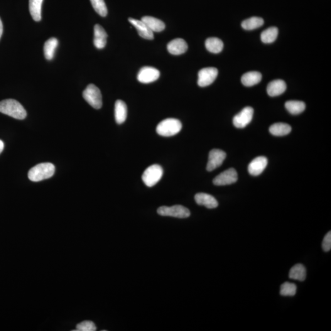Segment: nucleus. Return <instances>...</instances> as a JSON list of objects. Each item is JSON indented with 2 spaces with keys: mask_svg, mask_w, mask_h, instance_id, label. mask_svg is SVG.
Wrapping results in <instances>:
<instances>
[{
  "mask_svg": "<svg viewBox=\"0 0 331 331\" xmlns=\"http://www.w3.org/2000/svg\"><path fill=\"white\" fill-rule=\"evenodd\" d=\"M2 31H3V26H2V23L1 19H0V39L2 34Z\"/></svg>",
  "mask_w": 331,
  "mask_h": 331,
  "instance_id": "nucleus-33",
  "label": "nucleus"
},
{
  "mask_svg": "<svg viewBox=\"0 0 331 331\" xmlns=\"http://www.w3.org/2000/svg\"><path fill=\"white\" fill-rule=\"evenodd\" d=\"M83 97L91 106L99 109L102 105V95L99 88L94 84L88 85L83 92Z\"/></svg>",
  "mask_w": 331,
  "mask_h": 331,
  "instance_id": "nucleus-4",
  "label": "nucleus"
},
{
  "mask_svg": "<svg viewBox=\"0 0 331 331\" xmlns=\"http://www.w3.org/2000/svg\"><path fill=\"white\" fill-rule=\"evenodd\" d=\"M205 48L208 51L213 53H218L222 51L223 43L221 39L217 38H209L205 41Z\"/></svg>",
  "mask_w": 331,
  "mask_h": 331,
  "instance_id": "nucleus-25",
  "label": "nucleus"
},
{
  "mask_svg": "<svg viewBox=\"0 0 331 331\" xmlns=\"http://www.w3.org/2000/svg\"><path fill=\"white\" fill-rule=\"evenodd\" d=\"M291 131L290 125L284 123H277L271 125L269 127V132L276 136H286Z\"/></svg>",
  "mask_w": 331,
  "mask_h": 331,
  "instance_id": "nucleus-21",
  "label": "nucleus"
},
{
  "mask_svg": "<svg viewBox=\"0 0 331 331\" xmlns=\"http://www.w3.org/2000/svg\"><path fill=\"white\" fill-rule=\"evenodd\" d=\"M93 8L100 16L105 17L107 14V9L104 0H90Z\"/></svg>",
  "mask_w": 331,
  "mask_h": 331,
  "instance_id": "nucleus-29",
  "label": "nucleus"
},
{
  "mask_svg": "<svg viewBox=\"0 0 331 331\" xmlns=\"http://www.w3.org/2000/svg\"><path fill=\"white\" fill-rule=\"evenodd\" d=\"M297 286L290 282H285L280 287V294L283 296H293L296 293Z\"/></svg>",
  "mask_w": 331,
  "mask_h": 331,
  "instance_id": "nucleus-30",
  "label": "nucleus"
},
{
  "mask_svg": "<svg viewBox=\"0 0 331 331\" xmlns=\"http://www.w3.org/2000/svg\"><path fill=\"white\" fill-rule=\"evenodd\" d=\"M261 73L257 71H250L242 76L241 82L246 87H252L261 82Z\"/></svg>",
  "mask_w": 331,
  "mask_h": 331,
  "instance_id": "nucleus-20",
  "label": "nucleus"
},
{
  "mask_svg": "<svg viewBox=\"0 0 331 331\" xmlns=\"http://www.w3.org/2000/svg\"><path fill=\"white\" fill-rule=\"evenodd\" d=\"M167 49L172 55H178L185 53L188 49L187 43L183 39L177 38L169 42Z\"/></svg>",
  "mask_w": 331,
  "mask_h": 331,
  "instance_id": "nucleus-14",
  "label": "nucleus"
},
{
  "mask_svg": "<svg viewBox=\"0 0 331 331\" xmlns=\"http://www.w3.org/2000/svg\"><path fill=\"white\" fill-rule=\"evenodd\" d=\"M322 247L324 251L329 252L331 249V232L327 233V234L324 237Z\"/></svg>",
  "mask_w": 331,
  "mask_h": 331,
  "instance_id": "nucleus-32",
  "label": "nucleus"
},
{
  "mask_svg": "<svg viewBox=\"0 0 331 331\" xmlns=\"http://www.w3.org/2000/svg\"><path fill=\"white\" fill-rule=\"evenodd\" d=\"M4 149V143L3 142L1 141V140H0V154L1 153V152L2 151H3Z\"/></svg>",
  "mask_w": 331,
  "mask_h": 331,
  "instance_id": "nucleus-34",
  "label": "nucleus"
},
{
  "mask_svg": "<svg viewBox=\"0 0 331 331\" xmlns=\"http://www.w3.org/2000/svg\"><path fill=\"white\" fill-rule=\"evenodd\" d=\"M55 166L51 163L37 164L29 170L28 178L33 181L45 180L51 178L55 173Z\"/></svg>",
  "mask_w": 331,
  "mask_h": 331,
  "instance_id": "nucleus-2",
  "label": "nucleus"
},
{
  "mask_svg": "<svg viewBox=\"0 0 331 331\" xmlns=\"http://www.w3.org/2000/svg\"><path fill=\"white\" fill-rule=\"evenodd\" d=\"M43 0H29V10L34 21L41 20V9Z\"/></svg>",
  "mask_w": 331,
  "mask_h": 331,
  "instance_id": "nucleus-22",
  "label": "nucleus"
},
{
  "mask_svg": "<svg viewBox=\"0 0 331 331\" xmlns=\"http://www.w3.org/2000/svg\"><path fill=\"white\" fill-rule=\"evenodd\" d=\"M285 107L290 114L298 115L305 110L306 104L300 101H288L285 103Z\"/></svg>",
  "mask_w": 331,
  "mask_h": 331,
  "instance_id": "nucleus-27",
  "label": "nucleus"
},
{
  "mask_svg": "<svg viewBox=\"0 0 331 331\" xmlns=\"http://www.w3.org/2000/svg\"><path fill=\"white\" fill-rule=\"evenodd\" d=\"M195 200L198 205L205 206L208 208H214L217 207L218 205L217 200L212 195L207 193L196 194Z\"/></svg>",
  "mask_w": 331,
  "mask_h": 331,
  "instance_id": "nucleus-17",
  "label": "nucleus"
},
{
  "mask_svg": "<svg viewBox=\"0 0 331 331\" xmlns=\"http://www.w3.org/2000/svg\"><path fill=\"white\" fill-rule=\"evenodd\" d=\"M158 214L166 217H173L179 218H185L190 217V212L187 208L180 205H176L171 207L162 206L157 210Z\"/></svg>",
  "mask_w": 331,
  "mask_h": 331,
  "instance_id": "nucleus-6",
  "label": "nucleus"
},
{
  "mask_svg": "<svg viewBox=\"0 0 331 331\" xmlns=\"http://www.w3.org/2000/svg\"><path fill=\"white\" fill-rule=\"evenodd\" d=\"M182 125L176 119H167L161 121L156 127V132L164 137H170L178 134L181 131Z\"/></svg>",
  "mask_w": 331,
  "mask_h": 331,
  "instance_id": "nucleus-3",
  "label": "nucleus"
},
{
  "mask_svg": "<svg viewBox=\"0 0 331 331\" xmlns=\"http://www.w3.org/2000/svg\"><path fill=\"white\" fill-rule=\"evenodd\" d=\"M0 112L18 120H24L26 117V111L23 105L12 99L0 102Z\"/></svg>",
  "mask_w": 331,
  "mask_h": 331,
  "instance_id": "nucleus-1",
  "label": "nucleus"
},
{
  "mask_svg": "<svg viewBox=\"0 0 331 331\" xmlns=\"http://www.w3.org/2000/svg\"><path fill=\"white\" fill-rule=\"evenodd\" d=\"M127 117V106L124 102L117 100L115 104V119L118 124H122Z\"/></svg>",
  "mask_w": 331,
  "mask_h": 331,
  "instance_id": "nucleus-19",
  "label": "nucleus"
},
{
  "mask_svg": "<svg viewBox=\"0 0 331 331\" xmlns=\"http://www.w3.org/2000/svg\"><path fill=\"white\" fill-rule=\"evenodd\" d=\"M254 110L251 107L244 108L233 119V124L237 128H244L251 122L254 116Z\"/></svg>",
  "mask_w": 331,
  "mask_h": 331,
  "instance_id": "nucleus-8",
  "label": "nucleus"
},
{
  "mask_svg": "<svg viewBox=\"0 0 331 331\" xmlns=\"http://www.w3.org/2000/svg\"><path fill=\"white\" fill-rule=\"evenodd\" d=\"M141 21L153 32H161L165 29V24L161 20L151 16H144Z\"/></svg>",
  "mask_w": 331,
  "mask_h": 331,
  "instance_id": "nucleus-18",
  "label": "nucleus"
},
{
  "mask_svg": "<svg viewBox=\"0 0 331 331\" xmlns=\"http://www.w3.org/2000/svg\"><path fill=\"white\" fill-rule=\"evenodd\" d=\"M279 29L277 27L272 26L262 32L261 39L262 43L270 44L276 40L278 36Z\"/></svg>",
  "mask_w": 331,
  "mask_h": 331,
  "instance_id": "nucleus-28",
  "label": "nucleus"
},
{
  "mask_svg": "<svg viewBox=\"0 0 331 331\" xmlns=\"http://www.w3.org/2000/svg\"><path fill=\"white\" fill-rule=\"evenodd\" d=\"M238 179L237 173L234 169H227L213 179V183L217 186L230 185L236 182Z\"/></svg>",
  "mask_w": 331,
  "mask_h": 331,
  "instance_id": "nucleus-9",
  "label": "nucleus"
},
{
  "mask_svg": "<svg viewBox=\"0 0 331 331\" xmlns=\"http://www.w3.org/2000/svg\"><path fill=\"white\" fill-rule=\"evenodd\" d=\"M286 89V84L284 80H274L267 85V92L270 97H274L283 94Z\"/></svg>",
  "mask_w": 331,
  "mask_h": 331,
  "instance_id": "nucleus-16",
  "label": "nucleus"
},
{
  "mask_svg": "<svg viewBox=\"0 0 331 331\" xmlns=\"http://www.w3.org/2000/svg\"><path fill=\"white\" fill-rule=\"evenodd\" d=\"M264 20L258 17H252L242 22V27L245 30H253L263 25Z\"/></svg>",
  "mask_w": 331,
  "mask_h": 331,
  "instance_id": "nucleus-26",
  "label": "nucleus"
},
{
  "mask_svg": "<svg viewBox=\"0 0 331 331\" xmlns=\"http://www.w3.org/2000/svg\"><path fill=\"white\" fill-rule=\"evenodd\" d=\"M160 73L157 69L151 66H144L137 75V80L140 82L149 83L156 81L159 77Z\"/></svg>",
  "mask_w": 331,
  "mask_h": 331,
  "instance_id": "nucleus-11",
  "label": "nucleus"
},
{
  "mask_svg": "<svg viewBox=\"0 0 331 331\" xmlns=\"http://www.w3.org/2000/svg\"><path fill=\"white\" fill-rule=\"evenodd\" d=\"M163 169L158 164H153L147 168L142 174L144 183L149 187L155 185L163 176Z\"/></svg>",
  "mask_w": 331,
  "mask_h": 331,
  "instance_id": "nucleus-5",
  "label": "nucleus"
},
{
  "mask_svg": "<svg viewBox=\"0 0 331 331\" xmlns=\"http://www.w3.org/2000/svg\"><path fill=\"white\" fill-rule=\"evenodd\" d=\"M306 275V269L304 265L297 264L289 271V277L291 279L303 281L305 280Z\"/></svg>",
  "mask_w": 331,
  "mask_h": 331,
  "instance_id": "nucleus-24",
  "label": "nucleus"
},
{
  "mask_svg": "<svg viewBox=\"0 0 331 331\" xmlns=\"http://www.w3.org/2000/svg\"><path fill=\"white\" fill-rule=\"evenodd\" d=\"M107 34L104 29L100 25H95L94 27V39L93 43L98 49L104 48L107 43Z\"/></svg>",
  "mask_w": 331,
  "mask_h": 331,
  "instance_id": "nucleus-15",
  "label": "nucleus"
},
{
  "mask_svg": "<svg viewBox=\"0 0 331 331\" xmlns=\"http://www.w3.org/2000/svg\"><path fill=\"white\" fill-rule=\"evenodd\" d=\"M227 154L224 151L219 149H213L210 152L207 164V170L212 171L220 167L224 161Z\"/></svg>",
  "mask_w": 331,
  "mask_h": 331,
  "instance_id": "nucleus-10",
  "label": "nucleus"
},
{
  "mask_svg": "<svg viewBox=\"0 0 331 331\" xmlns=\"http://www.w3.org/2000/svg\"><path fill=\"white\" fill-rule=\"evenodd\" d=\"M217 68L208 67L202 69L198 73V84L200 87H205L212 84L218 76Z\"/></svg>",
  "mask_w": 331,
  "mask_h": 331,
  "instance_id": "nucleus-7",
  "label": "nucleus"
},
{
  "mask_svg": "<svg viewBox=\"0 0 331 331\" xmlns=\"http://www.w3.org/2000/svg\"><path fill=\"white\" fill-rule=\"evenodd\" d=\"M58 44V39L55 38H51L48 39L44 44V53L47 60H52Z\"/></svg>",
  "mask_w": 331,
  "mask_h": 331,
  "instance_id": "nucleus-23",
  "label": "nucleus"
},
{
  "mask_svg": "<svg viewBox=\"0 0 331 331\" xmlns=\"http://www.w3.org/2000/svg\"><path fill=\"white\" fill-rule=\"evenodd\" d=\"M268 163V161L266 157L258 156L255 158L249 165V172L252 176H257L260 175Z\"/></svg>",
  "mask_w": 331,
  "mask_h": 331,
  "instance_id": "nucleus-12",
  "label": "nucleus"
},
{
  "mask_svg": "<svg viewBox=\"0 0 331 331\" xmlns=\"http://www.w3.org/2000/svg\"><path fill=\"white\" fill-rule=\"evenodd\" d=\"M128 21L130 24H132L136 28L137 33H138L139 35L142 37V38L148 39V40L153 39V32L151 30L149 27L141 20L139 21V20L129 18Z\"/></svg>",
  "mask_w": 331,
  "mask_h": 331,
  "instance_id": "nucleus-13",
  "label": "nucleus"
},
{
  "mask_svg": "<svg viewBox=\"0 0 331 331\" xmlns=\"http://www.w3.org/2000/svg\"><path fill=\"white\" fill-rule=\"evenodd\" d=\"M76 330L75 331H95L97 330V327L95 323L91 321H84L78 324Z\"/></svg>",
  "mask_w": 331,
  "mask_h": 331,
  "instance_id": "nucleus-31",
  "label": "nucleus"
}]
</instances>
